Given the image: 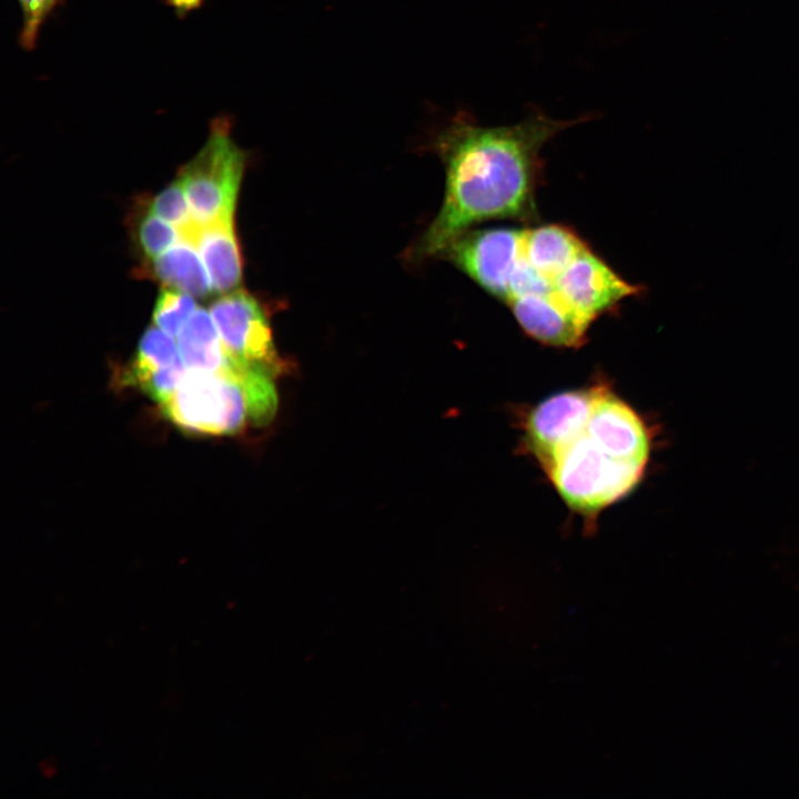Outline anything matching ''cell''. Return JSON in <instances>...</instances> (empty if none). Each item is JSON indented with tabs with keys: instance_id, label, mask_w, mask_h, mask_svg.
<instances>
[{
	"instance_id": "1",
	"label": "cell",
	"mask_w": 799,
	"mask_h": 799,
	"mask_svg": "<svg viewBox=\"0 0 799 799\" xmlns=\"http://www.w3.org/2000/svg\"><path fill=\"white\" fill-rule=\"evenodd\" d=\"M585 120H556L533 110L515 124L484 127L459 112L435 140L445 165V194L417 244V256L441 254L478 222L535 220L540 151L559 132Z\"/></svg>"
},
{
	"instance_id": "2",
	"label": "cell",
	"mask_w": 799,
	"mask_h": 799,
	"mask_svg": "<svg viewBox=\"0 0 799 799\" xmlns=\"http://www.w3.org/2000/svg\"><path fill=\"white\" fill-rule=\"evenodd\" d=\"M650 447L645 422L603 383L589 415L543 469L570 509L594 517L638 485Z\"/></svg>"
},
{
	"instance_id": "3",
	"label": "cell",
	"mask_w": 799,
	"mask_h": 799,
	"mask_svg": "<svg viewBox=\"0 0 799 799\" xmlns=\"http://www.w3.org/2000/svg\"><path fill=\"white\" fill-rule=\"evenodd\" d=\"M273 377L241 365L218 371L186 370L174 392L159 404L179 428L202 435H230L247 424L271 422L277 406Z\"/></svg>"
},
{
	"instance_id": "4",
	"label": "cell",
	"mask_w": 799,
	"mask_h": 799,
	"mask_svg": "<svg viewBox=\"0 0 799 799\" xmlns=\"http://www.w3.org/2000/svg\"><path fill=\"white\" fill-rule=\"evenodd\" d=\"M230 128L227 118L215 119L206 142L179 176L199 226L233 219L245 154L232 140Z\"/></svg>"
},
{
	"instance_id": "5",
	"label": "cell",
	"mask_w": 799,
	"mask_h": 799,
	"mask_svg": "<svg viewBox=\"0 0 799 799\" xmlns=\"http://www.w3.org/2000/svg\"><path fill=\"white\" fill-rule=\"evenodd\" d=\"M210 314L231 360L273 378L283 372L269 320L252 295L242 290L225 293L211 305Z\"/></svg>"
},
{
	"instance_id": "6",
	"label": "cell",
	"mask_w": 799,
	"mask_h": 799,
	"mask_svg": "<svg viewBox=\"0 0 799 799\" xmlns=\"http://www.w3.org/2000/svg\"><path fill=\"white\" fill-rule=\"evenodd\" d=\"M523 232L512 227L467 230L439 255H444L487 293L507 302L510 280L522 259Z\"/></svg>"
},
{
	"instance_id": "7",
	"label": "cell",
	"mask_w": 799,
	"mask_h": 799,
	"mask_svg": "<svg viewBox=\"0 0 799 799\" xmlns=\"http://www.w3.org/2000/svg\"><path fill=\"white\" fill-rule=\"evenodd\" d=\"M558 297L587 323L614 310L641 287L620 277L589 247L579 253L554 281Z\"/></svg>"
},
{
	"instance_id": "8",
	"label": "cell",
	"mask_w": 799,
	"mask_h": 799,
	"mask_svg": "<svg viewBox=\"0 0 799 799\" xmlns=\"http://www.w3.org/2000/svg\"><path fill=\"white\" fill-rule=\"evenodd\" d=\"M603 383L556 393L538 403L524 422V443L542 467L589 415Z\"/></svg>"
},
{
	"instance_id": "9",
	"label": "cell",
	"mask_w": 799,
	"mask_h": 799,
	"mask_svg": "<svg viewBox=\"0 0 799 799\" xmlns=\"http://www.w3.org/2000/svg\"><path fill=\"white\" fill-rule=\"evenodd\" d=\"M507 304L519 326L534 340L557 347H577L585 343L590 324L569 309L555 290L514 296Z\"/></svg>"
},
{
	"instance_id": "10",
	"label": "cell",
	"mask_w": 799,
	"mask_h": 799,
	"mask_svg": "<svg viewBox=\"0 0 799 799\" xmlns=\"http://www.w3.org/2000/svg\"><path fill=\"white\" fill-rule=\"evenodd\" d=\"M190 241L204 263L212 291H234L242 279V262L233 219L198 226Z\"/></svg>"
},
{
	"instance_id": "11",
	"label": "cell",
	"mask_w": 799,
	"mask_h": 799,
	"mask_svg": "<svg viewBox=\"0 0 799 799\" xmlns=\"http://www.w3.org/2000/svg\"><path fill=\"white\" fill-rule=\"evenodd\" d=\"M586 247L575 231L562 224H545L523 232V257L553 284Z\"/></svg>"
},
{
	"instance_id": "12",
	"label": "cell",
	"mask_w": 799,
	"mask_h": 799,
	"mask_svg": "<svg viewBox=\"0 0 799 799\" xmlns=\"http://www.w3.org/2000/svg\"><path fill=\"white\" fill-rule=\"evenodd\" d=\"M151 261L146 274L168 287L198 297L206 296L212 291L204 263L190 240L180 236L171 249Z\"/></svg>"
},
{
	"instance_id": "13",
	"label": "cell",
	"mask_w": 799,
	"mask_h": 799,
	"mask_svg": "<svg viewBox=\"0 0 799 799\" xmlns=\"http://www.w3.org/2000/svg\"><path fill=\"white\" fill-rule=\"evenodd\" d=\"M183 364L191 371L218 372L235 362L226 354L211 314L196 309L178 335Z\"/></svg>"
},
{
	"instance_id": "14",
	"label": "cell",
	"mask_w": 799,
	"mask_h": 799,
	"mask_svg": "<svg viewBox=\"0 0 799 799\" xmlns=\"http://www.w3.org/2000/svg\"><path fill=\"white\" fill-rule=\"evenodd\" d=\"M182 363L173 337L158 326H152L142 335L123 381L141 391L152 378Z\"/></svg>"
},
{
	"instance_id": "15",
	"label": "cell",
	"mask_w": 799,
	"mask_h": 799,
	"mask_svg": "<svg viewBox=\"0 0 799 799\" xmlns=\"http://www.w3.org/2000/svg\"><path fill=\"white\" fill-rule=\"evenodd\" d=\"M149 211L175 226L183 239H191L199 226L192 219L180 178L151 200Z\"/></svg>"
},
{
	"instance_id": "16",
	"label": "cell",
	"mask_w": 799,
	"mask_h": 799,
	"mask_svg": "<svg viewBox=\"0 0 799 799\" xmlns=\"http://www.w3.org/2000/svg\"><path fill=\"white\" fill-rule=\"evenodd\" d=\"M195 310L191 294L165 287L159 294L152 317L155 326L174 337L180 334Z\"/></svg>"
},
{
	"instance_id": "17",
	"label": "cell",
	"mask_w": 799,
	"mask_h": 799,
	"mask_svg": "<svg viewBox=\"0 0 799 799\" xmlns=\"http://www.w3.org/2000/svg\"><path fill=\"white\" fill-rule=\"evenodd\" d=\"M180 239L175 226L148 212L139 222L138 240L146 259L153 260L173 246Z\"/></svg>"
},
{
	"instance_id": "18",
	"label": "cell",
	"mask_w": 799,
	"mask_h": 799,
	"mask_svg": "<svg viewBox=\"0 0 799 799\" xmlns=\"http://www.w3.org/2000/svg\"><path fill=\"white\" fill-rule=\"evenodd\" d=\"M22 11L19 43L26 50L36 47L40 28L60 0H18Z\"/></svg>"
},
{
	"instance_id": "19",
	"label": "cell",
	"mask_w": 799,
	"mask_h": 799,
	"mask_svg": "<svg viewBox=\"0 0 799 799\" xmlns=\"http://www.w3.org/2000/svg\"><path fill=\"white\" fill-rule=\"evenodd\" d=\"M204 0H166L180 14L193 10L202 4Z\"/></svg>"
}]
</instances>
